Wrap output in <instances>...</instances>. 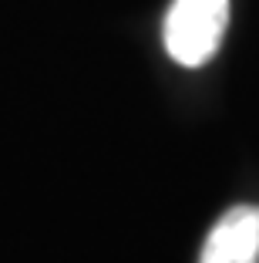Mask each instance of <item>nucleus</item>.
<instances>
[{"label": "nucleus", "mask_w": 259, "mask_h": 263, "mask_svg": "<svg viewBox=\"0 0 259 263\" xmlns=\"http://www.w3.org/2000/svg\"><path fill=\"white\" fill-rule=\"evenodd\" d=\"M198 263H259V206H236L212 226Z\"/></svg>", "instance_id": "obj_2"}, {"label": "nucleus", "mask_w": 259, "mask_h": 263, "mask_svg": "<svg viewBox=\"0 0 259 263\" xmlns=\"http://www.w3.org/2000/svg\"><path fill=\"white\" fill-rule=\"evenodd\" d=\"M229 0H172L165 14V51L182 68H202L219 51Z\"/></svg>", "instance_id": "obj_1"}]
</instances>
